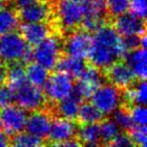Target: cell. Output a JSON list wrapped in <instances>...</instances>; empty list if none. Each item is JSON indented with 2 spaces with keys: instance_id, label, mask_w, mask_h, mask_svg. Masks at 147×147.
<instances>
[{
  "instance_id": "obj_1",
  "label": "cell",
  "mask_w": 147,
  "mask_h": 147,
  "mask_svg": "<svg viewBox=\"0 0 147 147\" xmlns=\"http://www.w3.org/2000/svg\"><path fill=\"white\" fill-rule=\"evenodd\" d=\"M127 53L122 36L114 27L103 24L95 31L89 55L94 67L107 69Z\"/></svg>"
},
{
  "instance_id": "obj_2",
  "label": "cell",
  "mask_w": 147,
  "mask_h": 147,
  "mask_svg": "<svg viewBox=\"0 0 147 147\" xmlns=\"http://www.w3.org/2000/svg\"><path fill=\"white\" fill-rule=\"evenodd\" d=\"M31 59L32 51L21 34L10 31L0 35V61L28 63Z\"/></svg>"
},
{
  "instance_id": "obj_3",
  "label": "cell",
  "mask_w": 147,
  "mask_h": 147,
  "mask_svg": "<svg viewBox=\"0 0 147 147\" xmlns=\"http://www.w3.org/2000/svg\"><path fill=\"white\" fill-rule=\"evenodd\" d=\"M10 90L13 100L25 111H36L45 106V96L40 91V88L31 85L27 80L19 83Z\"/></svg>"
},
{
  "instance_id": "obj_4",
  "label": "cell",
  "mask_w": 147,
  "mask_h": 147,
  "mask_svg": "<svg viewBox=\"0 0 147 147\" xmlns=\"http://www.w3.org/2000/svg\"><path fill=\"white\" fill-rule=\"evenodd\" d=\"M61 51V40L57 36H47L35 45L32 59L47 69H53L59 59Z\"/></svg>"
},
{
  "instance_id": "obj_5",
  "label": "cell",
  "mask_w": 147,
  "mask_h": 147,
  "mask_svg": "<svg viewBox=\"0 0 147 147\" xmlns=\"http://www.w3.org/2000/svg\"><path fill=\"white\" fill-rule=\"evenodd\" d=\"M92 102L104 115L113 114L120 108L123 101V95L119 89L112 84L101 85L91 96Z\"/></svg>"
},
{
  "instance_id": "obj_6",
  "label": "cell",
  "mask_w": 147,
  "mask_h": 147,
  "mask_svg": "<svg viewBox=\"0 0 147 147\" xmlns=\"http://www.w3.org/2000/svg\"><path fill=\"white\" fill-rule=\"evenodd\" d=\"M43 87L47 97L53 102H59L74 94L73 78L59 71L49 76Z\"/></svg>"
},
{
  "instance_id": "obj_7",
  "label": "cell",
  "mask_w": 147,
  "mask_h": 147,
  "mask_svg": "<svg viewBox=\"0 0 147 147\" xmlns=\"http://www.w3.org/2000/svg\"><path fill=\"white\" fill-rule=\"evenodd\" d=\"M27 114L18 105H7L0 110V128L7 135H14L25 128Z\"/></svg>"
},
{
  "instance_id": "obj_8",
  "label": "cell",
  "mask_w": 147,
  "mask_h": 147,
  "mask_svg": "<svg viewBox=\"0 0 147 147\" xmlns=\"http://www.w3.org/2000/svg\"><path fill=\"white\" fill-rule=\"evenodd\" d=\"M103 83V75L100 69L94 67H86L79 77V81L74 85V92L78 98H91L93 93Z\"/></svg>"
},
{
  "instance_id": "obj_9",
  "label": "cell",
  "mask_w": 147,
  "mask_h": 147,
  "mask_svg": "<svg viewBox=\"0 0 147 147\" xmlns=\"http://www.w3.org/2000/svg\"><path fill=\"white\" fill-rule=\"evenodd\" d=\"M82 4L84 17L81 24L86 30L96 31L104 24V16L107 12L106 0H85Z\"/></svg>"
},
{
  "instance_id": "obj_10",
  "label": "cell",
  "mask_w": 147,
  "mask_h": 147,
  "mask_svg": "<svg viewBox=\"0 0 147 147\" xmlns=\"http://www.w3.org/2000/svg\"><path fill=\"white\" fill-rule=\"evenodd\" d=\"M57 12L61 27L67 30L78 27L84 17V8L82 3L67 0H61L57 4Z\"/></svg>"
},
{
  "instance_id": "obj_11",
  "label": "cell",
  "mask_w": 147,
  "mask_h": 147,
  "mask_svg": "<svg viewBox=\"0 0 147 147\" xmlns=\"http://www.w3.org/2000/svg\"><path fill=\"white\" fill-rule=\"evenodd\" d=\"M91 45L92 36L85 30H77L71 32L67 37L63 49L67 55L84 59L89 57Z\"/></svg>"
},
{
  "instance_id": "obj_12",
  "label": "cell",
  "mask_w": 147,
  "mask_h": 147,
  "mask_svg": "<svg viewBox=\"0 0 147 147\" xmlns=\"http://www.w3.org/2000/svg\"><path fill=\"white\" fill-rule=\"evenodd\" d=\"M114 28L122 37L131 35H141L145 33L144 18L134 13H124L117 16L114 22Z\"/></svg>"
},
{
  "instance_id": "obj_13",
  "label": "cell",
  "mask_w": 147,
  "mask_h": 147,
  "mask_svg": "<svg viewBox=\"0 0 147 147\" xmlns=\"http://www.w3.org/2000/svg\"><path fill=\"white\" fill-rule=\"evenodd\" d=\"M107 78L111 84L120 89L132 86L136 79L129 65L122 61H115L107 67Z\"/></svg>"
},
{
  "instance_id": "obj_14",
  "label": "cell",
  "mask_w": 147,
  "mask_h": 147,
  "mask_svg": "<svg viewBox=\"0 0 147 147\" xmlns=\"http://www.w3.org/2000/svg\"><path fill=\"white\" fill-rule=\"evenodd\" d=\"M76 133L77 126L71 122V120L57 118L51 122L47 136L53 145L61 146V143L74 138Z\"/></svg>"
},
{
  "instance_id": "obj_15",
  "label": "cell",
  "mask_w": 147,
  "mask_h": 147,
  "mask_svg": "<svg viewBox=\"0 0 147 147\" xmlns=\"http://www.w3.org/2000/svg\"><path fill=\"white\" fill-rule=\"evenodd\" d=\"M51 119L47 112L42 111H34L29 116H27L25 128L26 131L34 136L43 139L49 134L51 128Z\"/></svg>"
},
{
  "instance_id": "obj_16",
  "label": "cell",
  "mask_w": 147,
  "mask_h": 147,
  "mask_svg": "<svg viewBox=\"0 0 147 147\" xmlns=\"http://www.w3.org/2000/svg\"><path fill=\"white\" fill-rule=\"evenodd\" d=\"M20 32L29 45H36L49 36L51 28L45 22H24L20 26Z\"/></svg>"
},
{
  "instance_id": "obj_17",
  "label": "cell",
  "mask_w": 147,
  "mask_h": 147,
  "mask_svg": "<svg viewBox=\"0 0 147 147\" xmlns=\"http://www.w3.org/2000/svg\"><path fill=\"white\" fill-rule=\"evenodd\" d=\"M126 63L134 74L135 78L145 80L147 76L146 47H139L126 53Z\"/></svg>"
},
{
  "instance_id": "obj_18",
  "label": "cell",
  "mask_w": 147,
  "mask_h": 147,
  "mask_svg": "<svg viewBox=\"0 0 147 147\" xmlns=\"http://www.w3.org/2000/svg\"><path fill=\"white\" fill-rule=\"evenodd\" d=\"M51 10L47 3L37 1L21 8L19 18L24 22H45L51 16Z\"/></svg>"
},
{
  "instance_id": "obj_19",
  "label": "cell",
  "mask_w": 147,
  "mask_h": 147,
  "mask_svg": "<svg viewBox=\"0 0 147 147\" xmlns=\"http://www.w3.org/2000/svg\"><path fill=\"white\" fill-rule=\"evenodd\" d=\"M55 67L59 71L67 74L71 78H79L82 71L86 67V65H85L83 59L67 55V57L59 59Z\"/></svg>"
},
{
  "instance_id": "obj_20",
  "label": "cell",
  "mask_w": 147,
  "mask_h": 147,
  "mask_svg": "<svg viewBox=\"0 0 147 147\" xmlns=\"http://www.w3.org/2000/svg\"><path fill=\"white\" fill-rule=\"evenodd\" d=\"M81 105V99L76 95L71 94V96L59 101L57 106V112L61 118L74 120L77 118L78 111Z\"/></svg>"
},
{
  "instance_id": "obj_21",
  "label": "cell",
  "mask_w": 147,
  "mask_h": 147,
  "mask_svg": "<svg viewBox=\"0 0 147 147\" xmlns=\"http://www.w3.org/2000/svg\"><path fill=\"white\" fill-rule=\"evenodd\" d=\"M124 93V100L128 103L145 105L147 101V85L145 80H140L135 86L126 88Z\"/></svg>"
},
{
  "instance_id": "obj_22",
  "label": "cell",
  "mask_w": 147,
  "mask_h": 147,
  "mask_svg": "<svg viewBox=\"0 0 147 147\" xmlns=\"http://www.w3.org/2000/svg\"><path fill=\"white\" fill-rule=\"evenodd\" d=\"M77 118L83 124L99 123L103 120L104 114L93 103H84L80 105Z\"/></svg>"
},
{
  "instance_id": "obj_23",
  "label": "cell",
  "mask_w": 147,
  "mask_h": 147,
  "mask_svg": "<svg viewBox=\"0 0 147 147\" xmlns=\"http://www.w3.org/2000/svg\"><path fill=\"white\" fill-rule=\"evenodd\" d=\"M25 77L31 85L37 88H42L49 79V69L36 63H31L25 69Z\"/></svg>"
},
{
  "instance_id": "obj_24",
  "label": "cell",
  "mask_w": 147,
  "mask_h": 147,
  "mask_svg": "<svg viewBox=\"0 0 147 147\" xmlns=\"http://www.w3.org/2000/svg\"><path fill=\"white\" fill-rule=\"evenodd\" d=\"M19 17L14 10L6 6L0 9V35L14 31L18 26Z\"/></svg>"
},
{
  "instance_id": "obj_25",
  "label": "cell",
  "mask_w": 147,
  "mask_h": 147,
  "mask_svg": "<svg viewBox=\"0 0 147 147\" xmlns=\"http://www.w3.org/2000/svg\"><path fill=\"white\" fill-rule=\"evenodd\" d=\"M79 138L82 144L89 146L98 145L101 141L100 127L97 123L84 124V126L79 130Z\"/></svg>"
},
{
  "instance_id": "obj_26",
  "label": "cell",
  "mask_w": 147,
  "mask_h": 147,
  "mask_svg": "<svg viewBox=\"0 0 147 147\" xmlns=\"http://www.w3.org/2000/svg\"><path fill=\"white\" fill-rule=\"evenodd\" d=\"M6 80L8 81V88L11 89L19 83L26 80L25 77V69L22 63L20 61H13L10 63V65L7 69Z\"/></svg>"
},
{
  "instance_id": "obj_27",
  "label": "cell",
  "mask_w": 147,
  "mask_h": 147,
  "mask_svg": "<svg viewBox=\"0 0 147 147\" xmlns=\"http://www.w3.org/2000/svg\"><path fill=\"white\" fill-rule=\"evenodd\" d=\"M10 144L17 147H36L42 145L43 141L42 139L30 134L27 131L25 132L20 131V132L14 134L12 140L10 141Z\"/></svg>"
},
{
  "instance_id": "obj_28",
  "label": "cell",
  "mask_w": 147,
  "mask_h": 147,
  "mask_svg": "<svg viewBox=\"0 0 147 147\" xmlns=\"http://www.w3.org/2000/svg\"><path fill=\"white\" fill-rule=\"evenodd\" d=\"M99 127H100L101 141H103V143L107 145L112 142V140L119 133V129H120L114 122V120H105L102 124L99 125Z\"/></svg>"
},
{
  "instance_id": "obj_29",
  "label": "cell",
  "mask_w": 147,
  "mask_h": 147,
  "mask_svg": "<svg viewBox=\"0 0 147 147\" xmlns=\"http://www.w3.org/2000/svg\"><path fill=\"white\" fill-rule=\"evenodd\" d=\"M113 120L117 124V126L123 130H130L134 126L130 112L127 111L126 109H117L113 113Z\"/></svg>"
},
{
  "instance_id": "obj_30",
  "label": "cell",
  "mask_w": 147,
  "mask_h": 147,
  "mask_svg": "<svg viewBox=\"0 0 147 147\" xmlns=\"http://www.w3.org/2000/svg\"><path fill=\"white\" fill-rule=\"evenodd\" d=\"M107 10L113 16H119L130 10V0H106Z\"/></svg>"
},
{
  "instance_id": "obj_31",
  "label": "cell",
  "mask_w": 147,
  "mask_h": 147,
  "mask_svg": "<svg viewBox=\"0 0 147 147\" xmlns=\"http://www.w3.org/2000/svg\"><path fill=\"white\" fill-rule=\"evenodd\" d=\"M130 135L129 138L131 140L132 144H135L137 146H146L147 140V131L146 126H133L130 129Z\"/></svg>"
},
{
  "instance_id": "obj_32",
  "label": "cell",
  "mask_w": 147,
  "mask_h": 147,
  "mask_svg": "<svg viewBox=\"0 0 147 147\" xmlns=\"http://www.w3.org/2000/svg\"><path fill=\"white\" fill-rule=\"evenodd\" d=\"M130 115L134 126H146L147 112L145 105L136 104V106H134L131 109Z\"/></svg>"
},
{
  "instance_id": "obj_33",
  "label": "cell",
  "mask_w": 147,
  "mask_h": 147,
  "mask_svg": "<svg viewBox=\"0 0 147 147\" xmlns=\"http://www.w3.org/2000/svg\"><path fill=\"white\" fill-rule=\"evenodd\" d=\"M130 9L137 16L145 18L146 15V0H130Z\"/></svg>"
},
{
  "instance_id": "obj_34",
  "label": "cell",
  "mask_w": 147,
  "mask_h": 147,
  "mask_svg": "<svg viewBox=\"0 0 147 147\" xmlns=\"http://www.w3.org/2000/svg\"><path fill=\"white\" fill-rule=\"evenodd\" d=\"M13 101L12 92L8 87H5L0 85V110L7 105L11 104Z\"/></svg>"
},
{
  "instance_id": "obj_35",
  "label": "cell",
  "mask_w": 147,
  "mask_h": 147,
  "mask_svg": "<svg viewBox=\"0 0 147 147\" xmlns=\"http://www.w3.org/2000/svg\"><path fill=\"white\" fill-rule=\"evenodd\" d=\"M109 145L117 146V147H124V146H130V145H132V143H131V140L128 135L124 134V133H118L116 135V137L113 139L112 142Z\"/></svg>"
},
{
  "instance_id": "obj_36",
  "label": "cell",
  "mask_w": 147,
  "mask_h": 147,
  "mask_svg": "<svg viewBox=\"0 0 147 147\" xmlns=\"http://www.w3.org/2000/svg\"><path fill=\"white\" fill-rule=\"evenodd\" d=\"M37 1H39V0H12L13 4L18 9L24 8V7L28 6V5L37 2Z\"/></svg>"
},
{
  "instance_id": "obj_37",
  "label": "cell",
  "mask_w": 147,
  "mask_h": 147,
  "mask_svg": "<svg viewBox=\"0 0 147 147\" xmlns=\"http://www.w3.org/2000/svg\"><path fill=\"white\" fill-rule=\"evenodd\" d=\"M6 77H7V67L2 61H0V85H2L6 81Z\"/></svg>"
},
{
  "instance_id": "obj_38",
  "label": "cell",
  "mask_w": 147,
  "mask_h": 147,
  "mask_svg": "<svg viewBox=\"0 0 147 147\" xmlns=\"http://www.w3.org/2000/svg\"><path fill=\"white\" fill-rule=\"evenodd\" d=\"M10 144V140L8 138V135L4 131H0V147L8 146Z\"/></svg>"
},
{
  "instance_id": "obj_39",
  "label": "cell",
  "mask_w": 147,
  "mask_h": 147,
  "mask_svg": "<svg viewBox=\"0 0 147 147\" xmlns=\"http://www.w3.org/2000/svg\"><path fill=\"white\" fill-rule=\"evenodd\" d=\"M67 1H73V2H79V3H82V2H84L85 0H67Z\"/></svg>"
}]
</instances>
